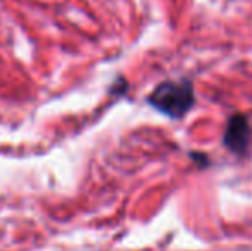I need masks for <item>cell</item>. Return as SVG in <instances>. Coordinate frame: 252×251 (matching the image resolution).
I'll use <instances>...</instances> for the list:
<instances>
[{
    "label": "cell",
    "mask_w": 252,
    "mask_h": 251,
    "mask_svg": "<svg viewBox=\"0 0 252 251\" xmlns=\"http://www.w3.org/2000/svg\"><path fill=\"white\" fill-rule=\"evenodd\" d=\"M148 102L161 114L172 119H182L194 107V88L189 81H165L158 84Z\"/></svg>",
    "instance_id": "cell-1"
},
{
    "label": "cell",
    "mask_w": 252,
    "mask_h": 251,
    "mask_svg": "<svg viewBox=\"0 0 252 251\" xmlns=\"http://www.w3.org/2000/svg\"><path fill=\"white\" fill-rule=\"evenodd\" d=\"M249 141H251V124L246 115L235 114L233 117H230L225 129V136H223L225 146L230 151H233V153L242 155L249 148Z\"/></svg>",
    "instance_id": "cell-2"
}]
</instances>
